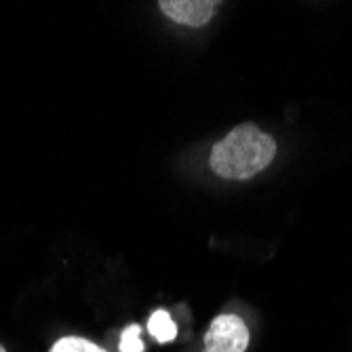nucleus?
Masks as SVG:
<instances>
[{
    "instance_id": "obj_6",
    "label": "nucleus",
    "mask_w": 352,
    "mask_h": 352,
    "mask_svg": "<svg viewBox=\"0 0 352 352\" xmlns=\"http://www.w3.org/2000/svg\"><path fill=\"white\" fill-rule=\"evenodd\" d=\"M140 333H142L140 325H129V327H126L122 331V336H120V344H118L120 352H144L146 346H144Z\"/></svg>"
},
{
    "instance_id": "obj_4",
    "label": "nucleus",
    "mask_w": 352,
    "mask_h": 352,
    "mask_svg": "<svg viewBox=\"0 0 352 352\" xmlns=\"http://www.w3.org/2000/svg\"><path fill=\"white\" fill-rule=\"evenodd\" d=\"M148 329L152 333V338L161 344H169L177 338V327L173 323V318L167 310H154L150 321H148Z\"/></svg>"
},
{
    "instance_id": "obj_3",
    "label": "nucleus",
    "mask_w": 352,
    "mask_h": 352,
    "mask_svg": "<svg viewBox=\"0 0 352 352\" xmlns=\"http://www.w3.org/2000/svg\"><path fill=\"white\" fill-rule=\"evenodd\" d=\"M158 7L175 23L201 28L211 21L219 3L215 0H161Z\"/></svg>"
},
{
    "instance_id": "obj_5",
    "label": "nucleus",
    "mask_w": 352,
    "mask_h": 352,
    "mask_svg": "<svg viewBox=\"0 0 352 352\" xmlns=\"http://www.w3.org/2000/svg\"><path fill=\"white\" fill-rule=\"evenodd\" d=\"M51 352H108L106 348H102L100 344H95L87 338H78V336H66L57 340L51 346Z\"/></svg>"
},
{
    "instance_id": "obj_7",
    "label": "nucleus",
    "mask_w": 352,
    "mask_h": 352,
    "mask_svg": "<svg viewBox=\"0 0 352 352\" xmlns=\"http://www.w3.org/2000/svg\"><path fill=\"white\" fill-rule=\"evenodd\" d=\"M0 352H7V350H5V346H3V344H0Z\"/></svg>"
},
{
    "instance_id": "obj_1",
    "label": "nucleus",
    "mask_w": 352,
    "mask_h": 352,
    "mask_svg": "<svg viewBox=\"0 0 352 352\" xmlns=\"http://www.w3.org/2000/svg\"><path fill=\"white\" fill-rule=\"evenodd\" d=\"M276 156V142L258 124L245 122L211 148L209 165L221 179H251L262 173Z\"/></svg>"
},
{
    "instance_id": "obj_2",
    "label": "nucleus",
    "mask_w": 352,
    "mask_h": 352,
    "mask_svg": "<svg viewBox=\"0 0 352 352\" xmlns=\"http://www.w3.org/2000/svg\"><path fill=\"white\" fill-rule=\"evenodd\" d=\"M249 327L239 314L215 316L205 333V352H245L249 348Z\"/></svg>"
}]
</instances>
